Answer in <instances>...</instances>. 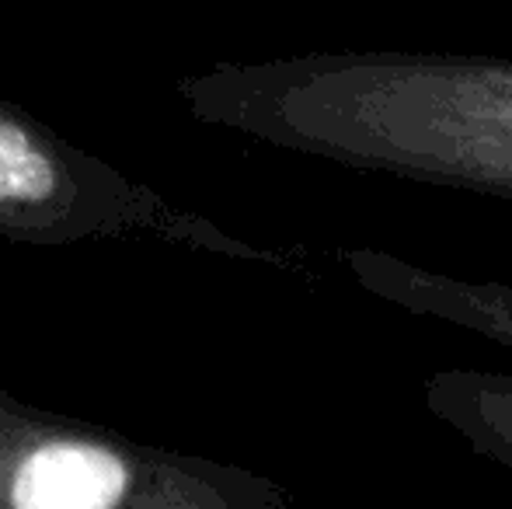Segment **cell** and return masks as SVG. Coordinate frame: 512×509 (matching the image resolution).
<instances>
[{"mask_svg":"<svg viewBox=\"0 0 512 509\" xmlns=\"http://www.w3.org/2000/svg\"><path fill=\"white\" fill-rule=\"evenodd\" d=\"M237 464L133 443L0 391V509H290Z\"/></svg>","mask_w":512,"mask_h":509,"instance_id":"2","label":"cell"},{"mask_svg":"<svg viewBox=\"0 0 512 509\" xmlns=\"http://www.w3.org/2000/svg\"><path fill=\"white\" fill-rule=\"evenodd\" d=\"M178 98L293 154L443 189L512 199V60L485 53H304L213 63Z\"/></svg>","mask_w":512,"mask_h":509,"instance_id":"1","label":"cell"},{"mask_svg":"<svg viewBox=\"0 0 512 509\" xmlns=\"http://www.w3.org/2000/svg\"><path fill=\"white\" fill-rule=\"evenodd\" d=\"M342 262L373 297L418 318L450 321L512 349V286L450 276L377 248H349Z\"/></svg>","mask_w":512,"mask_h":509,"instance_id":"4","label":"cell"},{"mask_svg":"<svg viewBox=\"0 0 512 509\" xmlns=\"http://www.w3.org/2000/svg\"><path fill=\"white\" fill-rule=\"evenodd\" d=\"M0 238L21 245H74L102 238H157L203 252L276 255L234 241L216 224L178 210L91 150L63 140L39 116L0 98Z\"/></svg>","mask_w":512,"mask_h":509,"instance_id":"3","label":"cell"},{"mask_svg":"<svg viewBox=\"0 0 512 509\" xmlns=\"http://www.w3.org/2000/svg\"><path fill=\"white\" fill-rule=\"evenodd\" d=\"M422 401L474 454L512 471V374L436 370L422 381Z\"/></svg>","mask_w":512,"mask_h":509,"instance_id":"5","label":"cell"}]
</instances>
